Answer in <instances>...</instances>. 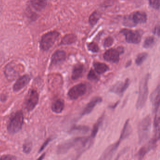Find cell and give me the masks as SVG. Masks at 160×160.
<instances>
[{
	"mask_svg": "<svg viewBox=\"0 0 160 160\" xmlns=\"http://www.w3.org/2000/svg\"><path fill=\"white\" fill-rule=\"evenodd\" d=\"M149 77V74H147L140 82L139 96L136 105L137 109H141L143 108L146 103L148 96V83Z\"/></svg>",
	"mask_w": 160,
	"mask_h": 160,
	"instance_id": "cell-1",
	"label": "cell"
},
{
	"mask_svg": "<svg viewBox=\"0 0 160 160\" xmlns=\"http://www.w3.org/2000/svg\"><path fill=\"white\" fill-rule=\"evenodd\" d=\"M152 120L150 116L145 117L138 126V136L139 142L143 143L149 138L151 131Z\"/></svg>",
	"mask_w": 160,
	"mask_h": 160,
	"instance_id": "cell-2",
	"label": "cell"
},
{
	"mask_svg": "<svg viewBox=\"0 0 160 160\" xmlns=\"http://www.w3.org/2000/svg\"><path fill=\"white\" fill-rule=\"evenodd\" d=\"M147 20V15L146 13L142 11H135L125 18L124 24L128 27H134L137 24L145 23Z\"/></svg>",
	"mask_w": 160,
	"mask_h": 160,
	"instance_id": "cell-3",
	"label": "cell"
},
{
	"mask_svg": "<svg viewBox=\"0 0 160 160\" xmlns=\"http://www.w3.org/2000/svg\"><path fill=\"white\" fill-rule=\"evenodd\" d=\"M23 122V113L21 111H18L10 119L7 127L8 131L11 134L17 133L21 130Z\"/></svg>",
	"mask_w": 160,
	"mask_h": 160,
	"instance_id": "cell-4",
	"label": "cell"
},
{
	"mask_svg": "<svg viewBox=\"0 0 160 160\" xmlns=\"http://www.w3.org/2000/svg\"><path fill=\"white\" fill-rule=\"evenodd\" d=\"M59 33L56 31L49 32L45 34L41 38L40 48L44 51L49 50L54 45L59 37Z\"/></svg>",
	"mask_w": 160,
	"mask_h": 160,
	"instance_id": "cell-5",
	"label": "cell"
},
{
	"mask_svg": "<svg viewBox=\"0 0 160 160\" xmlns=\"http://www.w3.org/2000/svg\"><path fill=\"white\" fill-rule=\"evenodd\" d=\"M86 138V137H76L68 140L59 145L57 148V153L59 154H65L73 148L78 147L79 145Z\"/></svg>",
	"mask_w": 160,
	"mask_h": 160,
	"instance_id": "cell-6",
	"label": "cell"
},
{
	"mask_svg": "<svg viewBox=\"0 0 160 160\" xmlns=\"http://www.w3.org/2000/svg\"><path fill=\"white\" fill-rule=\"evenodd\" d=\"M120 33L125 36L126 41L128 43L139 44L142 40V35L139 31L124 29L120 31Z\"/></svg>",
	"mask_w": 160,
	"mask_h": 160,
	"instance_id": "cell-7",
	"label": "cell"
},
{
	"mask_svg": "<svg viewBox=\"0 0 160 160\" xmlns=\"http://www.w3.org/2000/svg\"><path fill=\"white\" fill-rule=\"evenodd\" d=\"M87 87L84 83H80L71 88L68 93V96L71 100H76L83 96L86 93Z\"/></svg>",
	"mask_w": 160,
	"mask_h": 160,
	"instance_id": "cell-8",
	"label": "cell"
},
{
	"mask_svg": "<svg viewBox=\"0 0 160 160\" xmlns=\"http://www.w3.org/2000/svg\"><path fill=\"white\" fill-rule=\"evenodd\" d=\"M39 102L38 93L36 90L31 89L29 91L25 100V107L27 111H32Z\"/></svg>",
	"mask_w": 160,
	"mask_h": 160,
	"instance_id": "cell-9",
	"label": "cell"
},
{
	"mask_svg": "<svg viewBox=\"0 0 160 160\" xmlns=\"http://www.w3.org/2000/svg\"><path fill=\"white\" fill-rule=\"evenodd\" d=\"M121 141L120 140L112 144L106 148L98 160H111L119 147Z\"/></svg>",
	"mask_w": 160,
	"mask_h": 160,
	"instance_id": "cell-10",
	"label": "cell"
},
{
	"mask_svg": "<svg viewBox=\"0 0 160 160\" xmlns=\"http://www.w3.org/2000/svg\"><path fill=\"white\" fill-rule=\"evenodd\" d=\"M130 84L129 79L126 80L125 82H119L115 84L111 88V91L119 96H122L124 92L127 89Z\"/></svg>",
	"mask_w": 160,
	"mask_h": 160,
	"instance_id": "cell-11",
	"label": "cell"
},
{
	"mask_svg": "<svg viewBox=\"0 0 160 160\" xmlns=\"http://www.w3.org/2000/svg\"><path fill=\"white\" fill-rule=\"evenodd\" d=\"M119 56L120 53L117 49H110L103 54V58L105 61L115 63L119 62Z\"/></svg>",
	"mask_w": 160,
	"mask_h": 160,
	"instance_id": "cell-12",
	"label": "cell"
},
{
	"mask_svg": "<svg viewBox=\"0 0 160 160\" xmlns=\"http://www.w3.org/2000/svg\"><path fill=\"white\" fill-rule=\"evenodd\" d=\"M30 80L31 78L28 75H23L22 77L19 78L13 85V90L16 92H18L21 90L29 83Z\"/></svg>",
	"mask_w": 160,
	"mask_h": 160,
	"instance_id": "cell-13",
	"label": "cell"
},
{
	"mask_svg": "<svg viewBox=\"0 0 160 160\" xmlns=\"http://www.w3.org/2000/svg\"><path fill=\"white\" fill-rule=\"evenodd\" d=\"M157 142V141H156L153 138L147 145L142 147L138 153V158L139 160H142L146 154L156 146V144Z\"/></svg>",
	"mask_w": 160,
	"mask_h": 160,
	"instance_id": "cell-14",
	"label": "cell"
},
{
	"mask_svg": "<svg viewBox=\"0 0 160 160\" xmlns=\"http://www.w3.org/2000/svg\"><path fill=\"white\" fill-rule=\"evenodd\" d=\"M101 101H102V98L101 97H95L93 98L87 103L86 107L84 109L83 111L81 113V116H83L90 114L94 110L96 105L99 103H100Z\"/></svg>",
	"mask_w": 160,
	"mask_h": 160,
	"instance_id": "cell-15",
	"label": "cell"
},
{
	"mask_svg": "<svg viewBox=\"0 0 160 160\" xmlns=\"http://www.w3.org/2000/svg\"><path fill=\"white\" fill-rule=\"evenodd\" d=\"M16 65L12 63L8 64L5 68V75L8 79L13 80L15 79L19 74L18 69H16Z\"/></svg>",
	"mask_w": 160,
	"mask_h": 160,
	"instance_id": "cell-16",
	"label": "cell"
},
{
	"mask_svg": "<svg viewBox=\"0 0 160 160\" xmlns=\"http://www.w3.org/2000/svg\"><path fill=\"white\" fill-rule=\"evenodd\" d=\"M150 99L153 107V111L157 112L159 110L160 106V86H158L156 90L152 93Z\"/></svg>",
	"mask_w": 160,
	"mask_h": 160,
	"instance_id": "cell-17",
	"label": "cell"
},
{
	"mask_svg": "<svg viewBox=\"0 0 160 160\" xmlns=\"http://www.w3.org/2000/svg\"><path fill=\"white\" fill-rule=\"evenodd\" d=\"M66 58V53L63 50H57L54 53L51 57L52 65H56L62 62Z\"/></svg>",
	"mask_w": 160,
	"mask_h": 160,
	"instance_id": "cell-18",
	"label": "cell"
},
{
	"mask_svg": "<svg viewBox=\"0 0 160 160\" xmlns=\"http://www.w3.org/2000/svg\"><path fill=\"white\" fill-rule=\"evenodd\" d=\"M129 121V119L127 120L124 125V128L122 129V132L120 135V139H119L121 141L126 139L131 133L132 129L131 126Z\"/></svg>",
	"mask_w": 160,
	"mask_h": 160,
	"instance_id": "cell-19",
	"label": "cell"
},
{
	"mask_svg": "<svg viewBox=\"0 0 160 160\" xmlns=\"http://www.w3.org/2000/svg\"><path fill=\"white\" fill-rule=\"evenodd\" d=\"M65 108V102L63 100H56L52 104V111L55 113L59 114L62 112Z\"/></svg>",
	"mask_w": 160,
	"mask_h": 160,
	"instance_id": "cell-20",
	"label": "cell"
},
{
	"mask_svg": "<svg viewBox=\"0 0 160 160\" xmlns=\"http://www.w3.org/2000/svg\"><path fill=\"white\" fill-rule=\"evenodd\" d=\"M84 67L82 64H77L73 68L72 70L71 78L73 80H76L80 78L82 76Z\"/></svg>",
	"mask_w": 160,
	"mask_h": 160,
	"instance_id": "cell-21",
	"label": "cell"
},
{
	"mask_svg": "<svg viewBox=\"0 0 160 160\" xmlns=\"http://www.w3.org/2000/svg\"><path fill=\"white\" fill-rule=\"evenodd\" d=\"M93 65H94L95 71L99 75L105 73L109 69V67L106 64L103 63L95 62L94 63Z\"/></svg>",
	"mask_w": 160,
	"mask_h": 160,
	"instance_id": "cell-22",
	"label": "cell"
},
{
	"mask_svg": "<svg viewBox=\"0 0 160 160\" xmlns=\"http://www.w3.org/2000/svg\"><path fill=\"white\" fill-rule=\"evenodd\" d=\"M77 38L73 34H69L65 36L61 40V44L63 45H70L77 41Z\"/></svg>",
	"mask_w": 160,
	"mask_h": 160,
	"instance_id": "cell-23",
	"label": "cell"
},
{
	"mask_svg": "<svg viewBox=\"0 0 160 160\" xmlns=\"http://www.w3.org/2000/svg\"><path fill=\"white\" fill-rule=\"evenodd\" d=\"M31 5L36 10L40 11L45 8L47 0H31Z\"/></svg>",
	"mask_w": 160,
	"mask_h": 160,
	"instance_id": "cell-24",
	"label": "cell"
},
{
	"mask_svg": "<svg viewBox=\"0 0 160 160\" xmlns=\"http://www.w3.org/2000/svg\"><path fill=\"white\" fill-rule=\"evenodd\" d=\"M89 131V127L85 126H74L71 128L70 132L72 133H86Z\"/></svg>",
	"mask_w": 160,
	"mask_h": 160,
	"instance_id": "cell-25",
	"label": "cell"
},
{
	"mask_svg": "<svg viewBox=\"0 0 160 160\" xmlns=\"http://www.w3.org/2000/svg\"><path fill=\"white\" fill-rule=\"evenodd\" d=\"M103 115L101 116L98 120L97 121L96 123L94 125V128L92 130V132H91V138L92 139H94L96 136L99 130L100 127L102 123L103 120Z\"/></svg>",
	"mask_w": 160,
	"mask_h": 160,
	"instance_id": "cell-26",
	"label": "cell"
},
{
	"mask_svg": "<svg viewBox=\"0 0 160 160\" xmlns=\"http://www.w3.org/2000/svg\"><path fill=\"white\" fill-rule=\"evenodd\" d=\"M156 43V38L154 37L149 36L147 38L143 43L145 48L148 49L152 48Z\"/></svg>",
	"mask_w": 160,
	"mask_h": 160,
	"instance_id": "cell-27",
	"label": "cell"
},
{
	"mask_svg": "<svg viewBox=\"0 0 160 160\" xmlns=\"http://www.w3.org/2000/svg\"><path fill=\"white\" fill-rule=\"evenodd\" d=\"M100 14L96 11L93 12L89 18V22L92 25L96 24L100 18Z\"/></svg>",
	"mask_w": 160,
	"mask_h": 160,
	"instance_id": "cell-28",
	"label": "cell"
},
{
	"mask_svg": "<svg viewBox=\"0 0 160 160\" xmlns=\"http://www.w3.org/2000/svg\"><path fill=\"white\" fill-rule=\"evenodd\" d=\"M148 57V54L146 52H142L138 54L137 58L135 60V63L138 66H140L147 59Z\"/></svg>",
	"mask_w": 160,
	"mask_h": 160,
	"instance_id": "cell-29",
	"label": "cell"
},
{
	"mask_svg": "<svg viewBox=\"0 0 160 160\" xmlns=\"http://www.w3.org/2000/svg\"><path fill=\"white\" fill-rule=\"evenodd\" d=\"M87 48H88V50L92 52H97L99 50V48L98 45L95 42H91L89 43L87 45Z\"/></svg>",
	"mask_w": 160,
	"mask_h": 160,
	"instance_id": "cell-30",
	"label": "cell"
},
{
	"mask_svg": "<svg viewBox=\"0 0 160 160\" xmlns=\"http://www.w3.org/2000/svg\"><path fill=\"white\" fill-rule=\"evenodd\" d=\"M32 142H25L23 146V151L25 154H29L32 149Z\"/></svg>",
	"mask_w": 160,
	"mask_h": 160,
	"instance_id": "cell-31",
	"label": "cell"
},
{
	"mask_svg": "<svg viewBox=\"0 0 160 160\" xmlns=\"http://www.w3.org/2000/svg\"><path fill=\"white\" fill-rule=\"evenodd\" d=\"M87 79L90 81H97L99 79L93 69H91L88 73V75H87Z\"/></svg>",
	"mask_w": 160,
	"mask_h": 160,
	"instance_id": "cell-32",
	"label": "cell"
},
{
	"mask_svg": "<svg viewBox=\"0 0 160 160\" xmlns=\"http://www.w3.org/2000/svg\"><path fill=\"white\" fill-rule=\"evenodd\" d=\"M113 38L111 37H107V38H105V40H104L103 46L105 48H109L113 44Z\"/></svg>",
	"mask_w": 160,
	"mask_h": 160,
	"instance_id": "cell-33",
	"label": "cell"
},
{
	"mask_svg": "<svg viewBox=\"0 0 160 160\" xmlns=\"http://www.w3.org/2000/svg\"><path fill=\"white\" fill-rule=\"evenodd\" d=\"M149 4L153 8L159 9L160 7V0H149Z\"/></svg>",
	"mask_w": 160,
	"mask_h": 160,
	"instance_id": "cell-34",
	"label": "cell"
},
{
	"mask_svg": "<svg viewBox=\"0 0 160 160\" xmlns=\"http://www.w3.org/2000/svg\"><path fill=\"white\" fill-rule=\"evenodd\" d=\"M0 160H17L14 156L10 155H3L1 157Z\"/></svg>",
	"mask_w": 160,
	"mask_h": 160,
	"instance_id": "cell-35",
	"label": "cell"
},
{
	"mask_svg": "<svg viewBox=\"0 0 160 160\" xmlns=\"http://www.w3.org/2000/svg\"><path fill=\"white\" fill-rule=\"evenodd\" d=\"M51 141V139H48V140H46L45 142H44V143L42 144V145L41 146V148H40V150H39V152H41V151H43L44 150V148L47 147V146L48 145V144L49 143V142Z\"/></svg>",
	"mask_w": 160,
	"mask_h": 160,
	"instance_id": "cell-36",
	"label": "cell"
},
{
	"mask_svg": "<svg viewBox=\"0 0 160 160\" xmlns=\"http://www.w3.org/2000/svg\"><path fill=\"white\" fill-rule=\"evenodd\" d=\"M117 50H118V52H119L120 54H122L124 53V48L123 47H119L117 48Z\"/></svg>",
	"mask_w": 160,
	"mask_h": 160,
	"instance_id": "cell-37",
	"label": "cell"
},
{
	"mask_svg": "<svg viewBox=\"0 0 160 160\" xmlns=\"http://www.w3.org/2000/svg\"><path fill=\"white\" fill-rule=\"evenodd\" d=\"M155 33L158 36H159V26L156 27V29H155Z\"/></svg>",
	"mask_w": 160,
	"mask_h": 160,
	"instance_id": "cell-38",
	"label": "cell"
},
{
	"mask_svg": "<svg viewBox=\"0 0 160 160\" xmlns=\"http://www.w3.org/2000/svg\"><path fill=\"white\" fill-rule=\"evenodd\" d=\"M45 153H44V154H42V155H41V156H40V157H39L38 159L37 160H43V158H44V157H45Z\"/></svg>",
	"mask_w": 160,
	"mask_h": 160,
	"instance_id": "cell-39",
	"label": "cell"
},
{
	"mask_svg": "<svg viewBox=\"0 0 160 160\" xmlns=\"http://www.w3.org/2000/svg\"><path fill=\"white\" fill-rule=\"evenodd\" d=\"M131 61H129L126 64V67L127 68L129 66L131 65Z\"/></svg>",
	"mask_w": 160,
	"mask_h": 160,
	"instance_id": "cell-40",
	"label": "cell"
}]
</instances>
